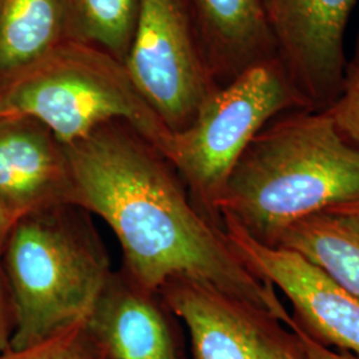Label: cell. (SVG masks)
Instances as JSON below:
<instances>
[{
	"mask_svg": "<svg viewBox=\"0 0 359 359\" xmlns=\"http://www.w3.org/2000/svg\"><path fill=\"white\" fill-rule=\"evenodd\" d=\"M65 148L75 205L115 233L132 280L156 293L176 277L209 283L293 325L274 286L245 265L165 156L128 124H105Z\"/></svg>",
	"mask_w": 359,
	"mask_h": 359,
	"instance_id": "1",
	"label": "cell"
},
{
	"mask_svg": "<svg viewBox=\"0 0 359 359\" xmlns=\"http://www.w3.org/2000/svg\"><path fill=\"white\" fill-rule=\"evenodd\" d=\"M359 200V149L327 111L295 109L271 120L238 158L219 200L253 240L274 248L295 222Z\"/></svg>",
	"mask_w": 359,
	"mask_h": 359,
	"instance_id": "2",
	"label": "cell"
},
{
	"mask_svg": "<svg viewBox=\"0 0 359 359\" xmlns=\"http://www.w3.org/2000/svg\"><path fill=\"white\" fill-rule=\"evenodd\" d=\"M0 264L13 308L11 348L86 321L114 271L90 212L75 204L18 218Z\"/></svg>",
	"mask_w": 359,
	"mask_h": 359,
	"instance_id": "3",
	"label": "cell"
},
{
	"mask_svg": "<svg viewBox=\"0 0 359 359\" xmlns=\"http://www.w3.org/2000/svg\"><path fill=\"white\" fill-rule=\"evenodd\" d=\"M11 115L38 120L63 145L115 121L128 124L163 154L172 136L123 62L67 39L0 83V116Z\"/></svg>",
	"mask_w": 359,
	"mask_h": 359,
	"instance_id": "4",
	"label": "cell"
},
{
	"mask_svg": "<svg viewBox=\"0 0 359 359\" xmlns=\"http://www.w3.org/2000/svg\"><path fill=\"white\" fill-rule=\"evenodd\" d=\"M309 109L277 59L250 65L218 86L192 123L173 132L165 158L206 217L222 228L219 200L231 169L271 120Z\"/></svg>",
	"mask_w": 359,
	"mask_h": 359,
	"instance_id": "5",
	"label": "cell"
},
{
	"mask_svg": "<svg viewBox=\"0 0 359 359\" xmlns=\"http://www.w3.org/2000/svg\"><path fill=\"white\" fill-rule=\"evenodd\" d=\"M126 67L173 133L187 128L218 84L185 0H140Z\"/></svg>",
	"mask_w": 359,
	"mask_h": 359,
	"instance_id": "6",
	"label": "cell"
},
{
	"mask_svg": "<svg viewBox=\"0 0 359 359\" xmlns=\"http://www.w3.org/2000/svg\"><path fill=\"white\" fill-rule=\"evenodd\" d=\"M158 293L184 322L192 359H308L294 326L209 283L176 277Z\"/></svg>",
	"mask_w": 359,
	"mask_h": 359,
	"instance_id": "7",
	"label": "cell"
},
{
	"mask_svg": "<svg viewBox=\"0 0 359 359\" xmlns=\"http://www.w3.org/2000/svg\"><path fill=\"white\" fill-rule=\"evenodd\" d=\"M358 0H262L276 59L309 109L326 111L346 74L345 34Z\"/></svg>",
	"mask_w": 359,
	"mask_h": 359,
	"instance_id": "8",
	"label": "cell"
},
{
	"mask_svg": "<svg viewBox=\"0 0 359 359\" xmlns=\"http://www.w3.org/2000/svg\"><path fill=\"white\" fill-rule=\"evenodd\" d=\"M222 229L245 265L287 298L297 327L323 346L359 357V298L293 250L257 243L231 218L222 217Z\"/></svg>",
	"mask_w": 359,
	"mask_h": 359,
	"instance_id": "9",
	"label": "cell"
},
{
	"mask_svg": "<svg viewBox=\"0 0 359 359\" xmlns=\"http://www.w3.org/2000/svg\"><path fill=\"white\" fill-rule=\"evenodd\" d=\"M179 321L160 293L120 269L84 323L103 359H188Z\"/></svg>",
	"mask_w": 359,
	"mask_h": 359,
	"instance_id": "10",
	"label": "cell"
},
{
	"mask_svg": "<svg viewBox=\"0 0 359 359\" xmlns=\"http://www.w3.org/2000/svg\"><path fill=\"white\" fill-rule=\"evenodd\" d=\"M0 201L18 218L75 204L65 145L27 116H0Z\"/></svg>",
	"mask_w": 359,
	"mask_h": 359,
	"instance_id": "11",
	"label": "cell"
},
{
	"mask_svg": "<svg viewBox=\"0 0 359 359\" xmlns=\"http://www.w3.org/2000/svg\"><path fill=\"white\" fill-rule=\"evenodd\" d=\"M206 62L216 75L231 77L276 59L262 0H192Z\"/></svg>",
	"mask_w": 359,
	"mask_h": 359,
	"instance_id": "12",
	"label": "cell"
},
{
	"mask_svg": "<svg viewBox=\"0 0 359 359\" xmlns=\"http://www.w3.org/2000/svg\"><path fill=\"white\" fill-rule=\"evenodd\" d=\"M274 248L301 255L359 298V215L332 209L320 212L289 226Z\"/></svg>",
	"mask_w": 359,
	"mask_h": 359,
	"instance_id": "13",
	"label": "cell"
},
{
	"mask_svg": "<svg viewBox=\"0 0 359 359\" xmlns=\"http://www.w3.org/2000/svg\"><path fill=\"white\" fill-rule=\"evenodd\" d=\"M65 40L60 0H0V83Z\"/></svg>",
	"mask_w": 359,
	"mask_h": 359,
	"instance_id": "14",
	"label": "cell"
},
{
	"mask_svg": "<svg viewBox=\"0 0 359 359\" xmlns=\"http://www.w3.org/2000/svg\"><path fill=\"white\" fill-rule=\"evenodd\" d=\"M140 0H60L65 39L108 52L126 63Z\"/></svg>",
	"mask_w": 359,
	"mask_h": 359,
	"instance_id": "15",
	"label": "cell"
},
{
	"mask_svg": "<svg viewBox=\"0 0 359 359\" xmlns=\"http://www.w3.org/2000/svg\"><path fill=\"white\" fill-rule=\"evenodd\" d=\"M0 359H103L84 321L23 348H8Z\"/></svg>",
	"mask_w": 359,
	"mask_h": 359,
	"instance_id": "16",
	"label": "cell"
},
{
	"mask_svg": "<svg viewBox=\"0 0 359 359\" xmlns=\"http://www.w3.org/2000/svg\"><path fill=\"white\" fill-rule=\"evenodd\" d=\"M326 111L342 136L359 149V57L347 65L341 92Z\"/></svg>",
	"mask_w": 359,
	"mask_h": 359,
	"instance_id": "17",
	"label": "cell"
},
{
	"mask_svg": "<svg viewBox=\"0 0 359 359\" xmlns=\"http://www.w3.org/2000/svg\"><path fill=\"white\" fill-rule=\"evenodd\" d=\"M13 330V308L0 264V353L11 347Z\"/></svg>",
	"mask_w": 359,
	"mask_h": 359,
	"instance_id": "18",
	"label": "cell"
},
{
	"mask_svg": "<svg viewBox=\"0 0 359 359\" xmlns=\"http://www.w3.org/2000/svg\"><path fill=\"white\" fill-rule=\"evenodd\" d=\"M294 327L299 332L302 341L305 344V348L308 353V359H359V357L345 353V351H334L330 347L323 346L321 344L316 342L314 339H311L308 334L304 333L299 327H297L294 323Z\"/></svg>",
	"mask_w": 359,
	"mask_h": 359,
	"instance_id": "19",
	"label": "cell"
},
{
	"mask_svg": "<svg viewBox=\"0 0 359 359\" xmlns=\"http://www.w3.org/2000/svg\"><path fill=\"white\" fill-rule=\"evenodd\" d=\"M16 221H18V217L0 201V255H1L3 246L6 244V240Z\"/></svg>",
	"mask_w": 359,
	"mask_h": 359,
	"instance_id": "20",
	"label": "cell"
},
{
	"mask_svg": "<svg viewBox=\"0 0 359 359\" xmlns=\"http://www.w3.org/2000/svg\"><path fill=\"white\" fill-rule=\"evenodd\" d=\"M332 210H342V212H350V213H355L359 215V200L358 201H354V203H350V204H342V205H335L333 208H329ZM327 209V210H329Z\"/></svg>",
	"mask_w": 359,
	"mask_h": 359,
	"instance_id": "21",
	"label": "cell"
},
{
	"mask_svg": "<svg viewBox=\"0 0 359 359\" xmlns=\"http://www.w3.org/2000/svg\"><path fill=\"white\" fill-rule=\"evenodd\" d=\"M354 57H359V36L358 40H357V50H355V56Z\"/></svg>",
	"mask_w": 359,
	"mask_h": 359,
	"instance_id": "22",
	"label": "cell"
}]
</instances>
